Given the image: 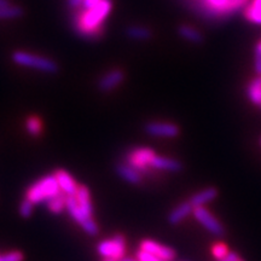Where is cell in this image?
Here are the masks:
<instances>
[{"label":"cell","mask_w":261,"mask_h":261,"mask_svg":"<svg viewBox=\"0 0 261 261\" xmlns=\"http://www.w3.org/2000/svg\"><path fill=\"white\" fill-rule=\"evenodd\" d=\"M116 174L123 180L129 182V184H139L142 181V173L129 166L128 163H117L115 167Z\"/></svg>","instance_id":"obj_13"},{"label":"cell","mask_w":261,"mask_h":261,"mask_svg":"<svg viewBox=\"0 0 261 261\" xmlns=\"http://www.w3.org/2000/svg\"><path fill=\"white\" fill-rule=\"evenodd\" d=\"M212 254L217 260H220L225 257L228 254V249L227 247L223 243H217L215 246L212 247Z\"/></svg>","instance_id":"obj_26"},{"label":"cell","mask_w":261,"mask_h":261,"mask_svg":"<svg viewBox=\"0 0 261 261\" xmlns=\"http://www.w3.org/2000/svg\"><path fill=\"white\" fill-rule=\"evenodd\" d=\"M103 261H116V260H114V259H109V257H104V260Z\"/></svg>","instance_id":"obj_35"},{"label":"cell","mask_w":261,"mask_h":261,"mask_svg":"<svg viewBox=\"0 0 261 261\" xmlns=\"http://www.w3.org/2000/svg\"><path fill=\"white\" fill-rule=\"evenodd\" d=\"M8 4H9L8 0H0V8H3V6H5V5H8Z\"/></svg>","instance_id":"obj_34"},{"label":"cell","mask_w":261,"mask_h":261,"mask_svg":"<svg viewBox=\"0 0 261 261\" xmlns=\"http://www.w3.org/2000/svg\"><path fill=\"white\" fill-rule=\"evenodd\" d=\"M75 200H76L79 207L83 210L84 213H86L89 217L93 215V205L92 201H91V195L89 188L85 187V185H79L77 188L76 194H75Z\"/></svg>","instance_id":"obj_15"},{"label":"cell","mask_w":261,"mask_h":261,"mask_svg":"<svg viewBox=\"0 0 261 261\" xmlns=\"http://www.w3.org/2000/svg\"><path fill=\"white\" fill-rule=\"evenodd\" d=\"M247 94L253 104L261 106V76H257L250 81L247 87Z\"/></svg>","instance_id":"obj_19"},{"label":"cell","mask_w":261,"mask_h":261,"mask_svg":"<svg viewBox=\"0 0 261 261\" xmlns=\"http://www.w3.org/2000/svg\"><path fill=\"white\" fill-rule=\"evenodd\" d=\"M58 194H61V188L55 175L52 174L39 179L31 185L25 191V198H28L33 204H38L47 202Z\"/></svg>","instance_id":"obj_2"},{"label":"cell","mask_w":261,"mask_h":261,"mask_svg":"<svg viewBox=\"0 0 261 261\" xmlns=\"http://www.w3.org/2000/svg\"><path fill=\"white\" fill-rule=\"evenodd\" d=\"M236 0H202V14L207 17H226L238 11Z\"/></svg>","instance_id":"obj_6"},{"label":"cell","mask_w":261,"mask_h":261,"mask_svg":"<svg viewBox=\"0 0 261 261\" xmlns=\"http://www.w3.org/2000/svg\"><path fill=\"white\" fill-rule=\"evenodd\" d=\"M139 248L145 250V252L151 253L152 255L158 256L159 259L163 261H173L175 259V256H177L174 249H172V248L167 246H162V244H160L152 240H142L140 241Z\"/></svg>","instance_id":"obj_10"},{"label":"cell","mask_w":261,"mask_h":261,"mask_svg":"<svg viewBox=\"0 0 261 261\" xmlns=\"http://www.w3.org/2000/svg\"><path fill=\"white\" fill-rule=\"evenodd\" d=\"M97 252L103 257H109L116 261L125 257L126 238L123 234H116L109 240H103L97 244Z\"/></svg>","instance_id":"obj_5"},{"label":"cell","mask_w":261,"mask_h":261,"mask_svg":"<svg viewBox=\"0 0 261 261\" xmlns=\"http://www.w3.org/2000/svg\"><path fill=\"white\" fill-rule=\"evenodd\" d=\"M65 210L68 211V213L70 214V217L76 221L77 224H80V226L84 228L85 232L90 236H96L99 232V227L94 223L93 218L89 217L86 213H84L83 210L79 207L76 200H75L74 196H67V200H65Z\"/></svg>","instance_id":"obj_4"},{"label":"cell","mask_w":261,"mask_h":261,"mask_svg":"<svg viewBox=\"0 0 261 261\" xmlns=\"http://www.w3.org/2000/svg\"><path fill=\"white\" fill-rule=\"evenodd\" d=\"M151 168L160 169V171L179 172L182 168V165L180 161L175 159L163 158V156L156 155L151 161Z\"/></svg>","instance_id":"obj_16"},{"label":"cell","mask_w":261,"mask_h":261,"mask_svg":"<svg viewBox=\"0 0 261 261\" xmlns=\"http://www.w3.org/2000/svg\"><path fill=\"white\" fill-rule=\"evenodd\" d=\"M260 145H261V138H260Z\"/></svg>","instance_id":"obj_36"},{"label":"cell","mask_w":261,"mask_h":261,"mask_svg":"<svg viewBox=\"0 0 261 261\" xmlns=\"http://www.w3.org/2000/svg\"><path fill=\"white\" fill-rule=\"evenodd\" d=\"M23 11L19 6L15 5H5L3 8H0V19H12L17 18L19 16H22Z\"/></svg>","instance_id":"obj_24"},{"label":"cell","mask_w":261,"mask_h":261,"mask_svg":"<svg viewBox=\"0 0 261 261\" xmlns=\"http://www.w3.org/2000/svg\"><path fill=\"white\" fill-rule=\"evenodd\" d=\"M33 204L31 201L28 200V198H24L23 201H22V203L19 204V208H18V213L21 215L22 218H29L32 215V212H33Z\"/></svg>","instance_id":"obj_25"},{"label":"cell","mask_w":261,"mask_h":261,"mask_svg":"<svg viewBox=\"0 0 261 261\" xmlns=\"http://www.w3.org/2000/svg\"><path fill=\"white\" fill-rule=\"evenodd\" d=\"M144 129L149 136L161 137V138H174V137H177L179 135L178 125L172 122H148L145 125Z\"/></svg>","instance_id":"obj_9"},{"label":"cell","mask_w":261,"mask_h":261,"mask_svg":"<svg viewBox=\"0 0 261 261\" xmlns=\"http://www.w3.org/2000/svg\"><path fill=\"white\" fill-rule=\"evenodd\" d=\"M12 61L22 67L32 68V69L42 71V73H56L58 65L50 58L38 56L25 51H16L12 54Z\"/></svg>","instance_id":"obj_3"},{"label":"cell","mask_w":261,"mask_h":261,"mask_svg":"<svg viewBox=\"0 0 261 261\" xmlns=\"http://www.w3.org/2000/svg\"><path fill=\"white\" fill-rule=\"evenodd\" d=\"M55 178L60 185L61 190L64 192L67 196H75L77 191V188L79 185L76 184V181L74 180L73 177L64 169H57L56 172L54 173Z\"/></svg>","instance_id":"obj_12"},{"label":"cell","mask_w":261,"mask_h":261,"mask_svg":"<svg viewBox=\"0 0 261 261\" xmlns=\"http://www.w3.org/2000/svg\"><path fill=\"white\" fill-rule=\"evenodd\" d=\"M192 214H194L196 220H197L205 230H208L211 233H213L214 236L220 237L225 233L224 226L220 224V221L218 220L210 211L205 210L204 205L195 207L194 211H192Z\"/></svg>","instance_id":"obj_8"},{"label":"cell","mask_w":261,"mask_h":261,"mask_svg":"<svg viewBox=\"0 0 261 261\" xmlns=\"http://www.w3.org/2000/svg\"><path fill=\"white\" fill-rule=\"evenodd\" d=\"M110 0H102L92 9L84 10L75 19V29L81 37L87 39H97L103 33V22L112 10Z\"/></svg>","instance_id":"obj_1"},{"label":"cell","mask_w":261,"mask_h":261,"mask_svg":"<svg viewBox=\"0 0 261 261\" xmlns=\"http://www.w3.org/2000/svg\"><path fill=\"white\" fill-rule=\"evenodd\" d=\"M260 108H261V106H260Z\"/></svg>","instance_id":"obj_38"},{"label":"cell","mask_w":261,"mask_h":261,"mask_svg":"<svg viewBox=\"0 0 261 261\" xmlns=\"http://www.w3.org/2000/svg\"><path fill=\"white\" fill-rule=\"evenodd\" d=\"M178 33L182 39H185L187 41L192 42V44H201V42L203 41V37H202L201 33L196 28L191 27V25H188V24L180 25V27L178 28Z\"/></svg>","instance_id":"obj_18"},{"label":"cell","mask_w":261,"mask_h":261,"mask_svg":"<svg viewBox=\"0 0 261 261\" xmlns=\"http://www.w3.org/2000/svg\"><path fill=\"white\" fill-rule=\"evenodd\" d=\"M100 2H102V0H84L81 5H83L84 10H89V9L94 8V6L99 4Z\"/></svg>","instance_id":"obj_30"},{"label":"cell","mask_w":261,"mask_h":261,"mask_svg":"<svg viewBox=\"0 0 261 261\" xmlns=\"http://www.w3.org/2000/svg\"><path fill=\"white\" fill-rule=\"evenodd\" d=\"M119 261H139L138 259H133V257H123V259H121V260H119Z\"/></svg>","instance_id":"obj_33"},{"label":"cell","mask_w":261,"mask_h":261,"mask_svg":"<svg viewBox=\"0 0 261 261\" xmlns=\"http://www.w3.org/2000/svg\"><path fill=\"white\" fill-rule=\"evenodd\" d=\"M65 200H67V195L58 194L55 197H52L47 202H45L47 205L48 211L52 214H61L65 210Z\"/></svg>","instance_id":"obj_21"},{"label":"cell","mask_w":261,"mask_h":261,"mask_svg":"<svg viewBox=\"0 0 261 261\" xmlns=\"http://www.w3.org/2000/svg\"><path fill=\"white\" fill-rule=\"evenodd\" d=\"M125 79V74L120 69H113L104 74L98 81V90L102 92H110L115 90Z\"/></svg>","instance_id":"obj_11"},{"label":"cell","mask_w":261,"mask_h":261,"mask_svg":"<svg viewBox=\"0 0 261 261\" xmlns=\"http://www.w3.org/2000/svg\"><path fill=\"white\" fill-rule=\"evenodd\" d=\"M238 260H240V257H238L236 253H228L226 256L218 261H238Z\"/></svg>","instance_id":"obj_31"},{"label":"cell","mask_w":261,"mask_h":261,"mask_svg":"<svg viewBox=\"0 0 261 261\" xmlns=\"http://www.w3.org/2000/svg\"><path fill=\"white\" fill-rule=\"evenodd\" d=\"M155 156L156 154L152 149L135 148L127 152L125 161L142 174H144V173H149V169L151 168V161Z\"/></svg>","instance_id":"obj_7"},{"label":"cell","mask_w":261,"mask_h":261,"mask_svg":"<svg viewBox=\"0 0 261 261\" xmlns=\"http://www.w3.org/2000/svg\"><path fill=\"white\" fill-rule=\"evenodd\" d=\"M136 257L139 261H163L161 259H159L158 256L152 255L151 253H148V252H145V250L140 249V248H139V250L136 254Z\"/></svg>","instance_id":"obj_28"},{"label":"cell","mask_w":261,"mask_h":261,"mask_svg":"<svg viewBox=\"0 0 261 261\" xmlns=\"http://www.w3.org/2000/svg\"><path fill=\"white\" fill-rule=\"evenodd\" d=\"M192 211H194V205L191 204L190 201L182 202L174 210L171 211V213L168 214V223L171 225H178L180 224V221H182L185 218H188L189 215L192 214Z\"/></svg>","instance_id":"obj_14"},{"label":"cell","mask_w":261,"mask_h":261,"mask_svg":"<svg viewBox=\"0 0 261 261\" xmlns=\"http://www.w3.org/2000/svg\"><path fill=\"white\" fill-rule=\"evenodd\" d=\"M25 129L29 135L33 137H38L42 130V122L38 116H29L25 120Z\"/></svg>","instance_id":"obj_23"},{"label":"cell","mask_w":261,"mask_h":261,"mask_svg":"<svg viewBox=\"0 0 261 261\" xmlns=\"http://www.w3.org/2000/svg\"><path fill=\"white\" fill-rule=\"evenodd\" d=\"M255 73L257 76H261V41L257 42L255 46V61H254Z\"/></svg>","instance_id":"obj_29"},{"label":"cell","mask_w":261,"mask_h":261,"mask_svg":"<svg viewBox=\"0 0 261 261\" xmlns=\"http://www.w3.org/2000/svg\"><path fill=\"white\" fill-rule=\"evenodd\" d=\"M218 196V190L215 188H207L203 189V190L198 191L197 194H195L190 198L191 204L195 207H201V205L207 204L208 202L213 201L217 198Z\"/></svg>","instance_id":"obj_17"},{"label":"cell","mask_w":261,"mask_h":261,"mask_svg":"<svg viewBox=\"0 0 261 261\" xmlns=\"http://www.w3.org/2000/svg\"><path fill=\"white\" fill-rule=\"evenodd\" d=\"M0 261H23V254L18 250H12L0 255Z\"/></svg>","instance_id":"obj_27"},{"label":"cell","mask_w":261,"mask_h":261,"mask_svg":"<svg viewBox=\"0 0 261 261\" xmlns=\"http://www.w3.org/2000/svg\"><path fill=\"white\" fill-rule=\"evenodd\" d=\"M83 2L84 0H68V4H69L70 8L76 9V8H79L81 4H83Z\"/></svg>","instance_id":"obj_32"},{"label":"cell","mask_w":261,"mask_h":261,"mask_svg":"<svg viewBox=\"0 0 261 261\" xmlns=\"http://www.w3.org/2000/svg\"><path fill=\"white\" fill-rule=\"evenodd\" d=\"M248 21L255 24H261V0H253L244 11Z\"/></svg>","instance_id":"obj_20"},{"label":"cell","mask_w":261,"mask_h":261,"mask_svg":"<svg viewBox=\"0 0 261 261\" xmlns=\"http://www.w3.org/2000/svg\"><path fill=\"white\" fill-rule=\"evenodd\" d=\"M238 261H243V260H241V259H240V260H238Z\"/></svg>","instance_id":"obj_37"},{"label":"cell","mask_w":261,"mask_h":261,"mask_svg":"<svg viewBox=\"0 0 261 261\" xmlns=\"http://www.w3.org/2000/svg\"><path fill=\"white\" fill-rule=\"evenodd\" d=\"M127 35L133 40H148L151 37V32L149 28L142 25H132L127 29Z\"/></svg>","instance_id":"obj_22"}]
</instances>
